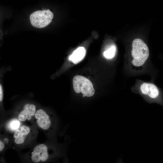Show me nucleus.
I'll use <instances>...</instances> for the list:
<instances>
[{
  "label": "nucleus",
  "mask_w": 163,
  "mask_h": 163,
  "mask_svg": "<svg viewBox=\"0 0 163 163\" xmlns=\"http://www.w3.org/2000/svg\"><path fill=\"white\" fill-rule=\"evenodd\" d=\"M53 13L49 9L37 11L32 13L30 19L32 25L38 28H42L48 25L53 18Z\"/></svg>",
  "instance_id": "3"
},
{
  "label": "nucleus",
  "mask_w": 163,
  "mask_h": 163,
  "mask_svg": "<svg viewBox=\"0 0 163 163\" xmlns=\"http://www.w3.org/2000/svg\"><path fill=\"white\" fill-rule=\"evenodd\" d=\"M32 130L26 125L20 126L14 132L13 138L14 143L17 145H21L25 144L32 133Z\"/></svg>",
  "instance_id": "7"
},
{
  "label": "nucleus",
  "mask_w": 163,
  "mask_h": 163,
  "mask_svg": "<svg viewBox=\"0 0 163 163\" xmlns=\"http://www.w3.org/2000/svg\"><path fill=\"white\" fill-rule=\"evenodd\" d=\"M45 144H40L35 146L29 155V158L34 163L47 161L53 152Z\"/></svg>",
  "instance_id": "5"
},
{
  "label": "nucleus",
  "mask_w": 163,
  "mask_h": 163,
  "mask_svg": "<svg viewBox=\"0 0 163 163\" xmlns=\"http://www.w3.org/2000/svg\"><path fill=\"white\" fill-rule=\"evenodd\" d=\"M53 115L42 109L37 110L35 114L34 122L40 129L46 132L52 129L54 124Z\"/></svg>",
  "instance_id": "4"
},
{
  "label": "nucleus",
  "mask_w": 163,
  "mask_h": 163,
  "mask_svg": "<svg viewBox=\"0 0 163 163\" xmlns=\"http://www.w3.org/2000/svg\"><path fill=\"white\" fill-rule=\"evenodd\" d=\"M140 89L143 94L163 104V100L161 95L160 90L154 84L150 83H143L140 86Z\"/></svg>",
  "instance_id": "6"
},
{
  "label": "nucleus",
  "mask_w": 163,
  "mask_h": 163,
  "mask_svg": "<svg viewBox=\"0 0 163 163\" xmlns=\"http://www.w3.org/2000/svg\"><path fill=\"white\" fill-rule=\"evenodd\" d=\"M5 147L4 144L1 140L0 141V151H2L4 149Z\"/></svg>",
  "instance_id": "13"
},
{
  "label": "nucleus",
  "mask_w": 163,
  "mask_h": 163,
  "mask_svg": "<svg viewBox=\"0 0 163 163\" xmlns=\"http://www.w3.org/2000/svg\"><path fill=\"white\" fill-rule=\"evenodd\" d=\"M36 107L34 104H25L22 108L17 112L18 119L21 121L30 120L34 118L36 112Z\"/></svg>",
  "instance_id": "8"
},
{
  "label": "nucleus",
  "mask_w": 163,
  "mask_h": 163,
  "mask_svg": "<svg viewBox=\"0 0 163 163\" xmlns=\"http://www.w3.org/2000/svg\"><path fill=\"white\" fill-rule=\"evenodd\" d=\"M86 53L85 49L83 47H80L75 50L69 56V59L74 63L76 64L84 59Z\"/></svg>",
  "instance_id": "9"
},
{
  "label": "nucleus",
  "mask_w": 163,
  "mask_h": 163,
  "mask_svg": "<svg viewBox=\"0 0 163 163\" xmlns=\"http://www.w3.org/2000/svg\"><path fill=\"white\" fill-rule=\"evenodd\" d=\"M8 139L7 138H5V139H4V142L6 143H8Z\"/></svg>",
  "instance_id": "14"
},
{
  "label": "nucleus",
  "mask_w": 163,
  "mask_h": 163,
  "mask_svg": "<svg viewBox=\"0 0 163 163\" xmlns=\"http://www.w3.org/2000/svg\"><path fill=\"white\" fill-rule=\"evenodd\" d=\"M116 51V47L114 45L110 46L103 53L104 56L107 59H111L115 56Z\"/></svg>",
  "instance_id": "10"
},
{
  "label": "nucleus",
  "mask_w": 163,
  "mask_h": 163,
  "mask_svg": "<svg viewBox=\"0 0 163 163\" xmlns=\"http://www.w3.org/2000/svg\"><path fill=\"white\" fill-rule=\"evenodd\" d=\"M20 123L18 119H14L11 120L8 124V128L11 130L15 131L20 126Z\"/></svg>",
  "instance_id": "11"
},
{
  "label": "nucleus",
  "mask_w": 163,
  "mask_h": 163,
  "mask_svg": "<svg viewBox=\"0 0 163 163\" xmlns=\"http://www.w3.org/2000/svg\"><path fill=\"white\" fill-rule=\"evenodd\" d=\"M72 82L76 93L81 92L83 97H91L94 95L95 91L93 84L87 78L81 75H76L73 77Z\"/></svg>",
  "instance_id": "2"
},
{
  "label": "nucleus",
  "mask_w": 163,
  "mask_h": 163,
  "mask_svg": "<svg viewBox=\"0 0 163 163\" xmlns=\"http://www.w3.org/2000/svg\"><path fill=\"white\" fill-rule=\"evenodd\" d=\"M149 54L148 47L142 40L136 38L133 40L131 52L132 63L133 66L138 67L142 66L148 58Z\"/></svg>",
  "instance_id": "1"
},
{
  "label": "nucleus",
  "mask_w": 163,
  "mask_h": 163,
  "mask_svg": "<svg viewBox=\"0 0 163 163\" xmlns=\"http://www.w3.org/2000/svg\"><path fill=\"white\" fill-rule=\"evenodd\" d=\"M3 98V92L2 86H0V101L1 102Z\"/></svg>",
  "instance_id": "12"
}]
</instances>
